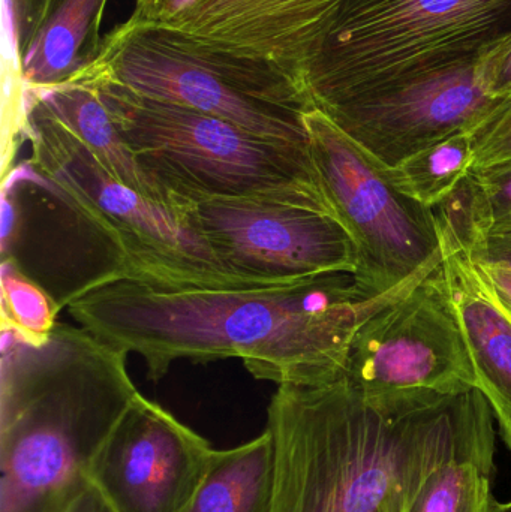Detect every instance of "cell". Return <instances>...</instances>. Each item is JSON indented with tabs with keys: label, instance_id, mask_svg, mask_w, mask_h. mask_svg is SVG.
Returning a JSON list of instances; mask_svg holds the SVG:
<instances>
[{
	"label": "cell",
	"instance_id": "1",
	"mask_svg": "<svg viewBox=\"0 0 511 512\" xmlns=\"http://www.w3.org/2000/svg\"><path fill=\"white\" fill-rule=\"evenodd\" d=\"M441 258L384 294L350 273L258 289L159 288L105 273L66 300L72 318L146 361L159 382L176 360L240 358L258 381L330 384L344 375L359 328L440 267Z\"/></svg>",
	"mask_w": 511,
	"mask_h": 512
},
{
	"label": "cell",
	"instance_id": "2",
	"mask_svg": "<svg viewBox=\"0 0 511 512\" xmlns=\"http://www.w3.org/2000/svg\"><path fill=\"white\" fill-rule=\"evenodd\" d=\"M492 417L477 388L371 397L344 375L281 385L267 408L266 512H405L438 466L494 456Z\"/></svg>",
	"mask_w": 511,
	"mask_h": 512
},
{
	"label": "cell",
	"instance_id": "3",
	"mask_svg": "<svg viewBox=\"0 0 511 512\" xmlns=\"http://www.w3.org/2000/svg\"><path fill=\"white\" fill-rule=\"evenodd\" d=\"M128 354L84 327L29 342L2 327L0 512H65L99 448L140 396Z\"/></svg>",
	"mask_w": 511,
	"mask_h": 512
},
{
	"label": "cell",
	"instance_id": "4",
	"mask_svg": "<svg viewBox=\"0 0 511 512\" xmlns=\"http://www.w3.org/2000/svg\"><path fill=\"white\" fill-rule=\"evenodd\" d=\"M511 35V0H344L303 87L321 113L476 65Z\"/></svg>",
	"mask_w": 511,
	"mask_h": 512
},
{
	"label": "cell",
	"instance_id": "5",
	"mask_svg": "<svg viewBox=\"0 0 511 512\" xmlns=\"http://www.w3.org/2000/svg\"><path fill=\"white\" fill-rule=\"evenodd\" d=\"M78 81L98 92L141 165L177 197L189 203L263 198L335 215L309 147L270 140L228 120L116 84Z\"/></svg>",
	"mask_w": 511,
	"mask_h": 512
},
{
	"label": "cell",
	"instance_id": "6",
	"mask_svg": "<svg viewBox=\"0 0 511 512\" xmlns=\"http://www.w3.org/2000/svg\"><path fill=\"white\" fill-rule=\"evenodd\" d=\"M26 179L39 183L116 252L111 273L159 288H272L228 273L192 225L114 179L92 150L29 93ZM191 212V210H189Z\"/></svg>",
	"mask_w": 511,
	"mask_h": 512
},
{
	"label": "cell",
	"instance_id": "7",
	"mask_svg": "<svg viewBox=\"0 0 511 512\" xmlns=\"http://www.w3.org/2000/svg\"><path fill=\"white\" fill-rule=\"evenodd\" d=\"M324 194L359 255L357 282L384 294L441 258L434 209L401 191L390 168L348 137L326 114H303Z\"/></svg>",
	"mask_w": 511,
	"mask_h": 512
},
{
	"label": "cell",
	"instance_id": "8",
	"mask_svg": "<svg viewBox=\"0 0 511 512\" xmlns=\"http://www.w3.org/2000/svg\"><path fill=\"white\" fill-rule=\"evenodd\" d=\"M78 80L116 84L228 120L270 140L309 147L305 113L252 98L167 27L141 26L128 18L104 36L98 57Z\"/></svg>",
	"mask_w": 511,
	"mask_h": 512
},
{
	"label": "cell",
	"instance_id": "9",
	"mask_svg": "<svg viewBox=\"0 0 511 512\" xmlns=\"http://www.w3.org/2000/svg\"><path fill=\"white\" fill-rule=\"evenodd\" d=\"M219 264L240 279L282 286L330 273L356 274L359 255L332 213L263 198H210L191 212Z\"/></svg>",
	"mask_w": 511,
	"mask_h": 512
},
{
	"label": "cell",
	"instance_id": "10",
	"mask_svg": "<svg viewBox=\"0 0 511 512\" xmlns=\"http://www.w3.org/2000/svg\"><path fill=\"white\" fill-rule=\"evenodd\" d=\"M344 376L371 397L416 391L458 394L477 388L441 265L359 328Z\"/></svg>",
	"mask_w": 511,
	"mask_h": 512
},
{
	"label": "cell",
	"instance_id": "11",
	"mask_svg": "<svg viewBox=\"0 0 511 512\" xmlns=\"http://www.w3.org/2000/svg\"><path fill=\"white\" fill-rule=\"evenodd\" d=\"M218 450L159 403L137 397L89 468L114 512H183Z\"/></svg>",
	"mask_w": 511,
	"mask_h": 512
},
{
	"label": "cell",
	"instance_id": "12",
	"mask_svg": "<svg viewBox=\"0 0 511 512\" xmlns=\"http://www.w3.org/2000/svg\"><path fill=\"white\" fill-rule=\"evenodd\" d=\"M476 65L450 69L327 111V117L393 168L450 135L470 132L498 104Z\"/></svg>",
	"mask_w": 511,
	"mask_h": 512
},
{
	"label": "cell",
	"instance_id": "13",
	"mask_svg": "<svg viewBox=\"0 0 511 512\" xmlns=\"http://www.w3.org/2000/svg\"><path fill=\"white\" fill-rule=\"evenodd\" d=\"M344 0H201L174 27L192 42L266 63L303 86ZM305 89V87H303Z\"/></svg>",
	"mask_w": 511,
	"mask_h": 512
},
{
	"label": "cell",
	"instance_id": "14",
	"mask_svg": "<svg viewBox=\"0 0 511 512\" xmlns=\"http://www.w3.org/2000/svg\"><path fill=\"white\" fill-rule=\"evenodd\" d=\"M437 221L441 268L473 361L477 390L488 400L511 453V316L467 239L443 219Z\"/></svg>",
	"mask_w": 511,
	"mask_h": 512
},
{
	"label": "cell",
	"instance_id": "15",
	"mask_svg": "<svg viewBox=\"0 0 511 512\" xmlns=\"http://www.w3.org/2000/svg\"><path fill=\"white\" fill-rule=\"evenodd\" d=\"M29 93L92 150L114 179L153 203L174 212L189 213L194 203L177 197L141 165L114 125L98 92L90 84L74 81Z\"/></svg>",
	"mask_w": 511,
	"mask_h": 512
},
{
	"label": "cell",
	"instance_id": "16",
	"mask_svg": "<svg viewBox=\"0 0 511 512\" xmlns=\"http://www.w3.org/2000/svg\"><path fill=\"white\" fill-rule=\"evenodd\" d=\"M108 0H50L21 63L26 92L78 80L101 50Z\"/></svg>",
	"mask_w": 511,
	"mask_h": 512
},
{
	"label": "cell",
	"instance_id": "17",
	"mask_svg": "<svg viewBox=\"0 0 511 512\" xmlns=\"http://www.w3.org/2000/svg\"><path fill=\"white\" fill-rule=\"evenodd\" d=\"M272 477V439L260 436L218 450L206 480L183 512H266Z\"/></svg>",
	"mask_w": 511,
	"mask_h": 512
},
{
	"label": "cell",
	"instance_id": "18",
	"mask_svg": "<svg viewBox=\"0 0 511 512\" xmlns=\"http://www.w3.org/2000/svg\"><path fill=\"white\" fill-rule=\"evenodd\" d=\"M473 164V137L470 132H459L390 168V176L408 197L429 209H437L458 191Z\"/></svg>",
	"mask_w": 511,
	"mask_h": 512
},
{
	"label": "cell",
	"instance_id": "19",
	"mask_svg": "<svg viewBox=\"0 0 511 512\" xmlns=\"http://www.w3.org/2000/svg\"><path fill=\"white\" fill-rule=\"evenodd\" d=\"M434 210L465 236L511 231V161L471 171L458 191Z\"/></svg>",
	"mask_w": 511,
	"mask_h": 512
},
{
	"label": "cell",
	"instance_id": "20",
	"mask_svg": "<svg viewBox=\"0 0 511 512\" xmlns=\"http://www.w3.org/2000/svg\"><path fill=\"white\" fill-rule=\"evenodd\" d=\"M494 456L449 460L428 475L405 512H489Z\"/></svg>",
	"mask_w": 511,
	"mask_h": 512
},
{
	"label": "cell",
	"instance_id": "21",
	"mask_svg": "<svg viewBox=\"0 0 511 512\" xmlns=\"http://www.w3.org/2000/svg\"><path fill=\"white\" fill-rule=\"evenodd\" d=\"M50 0H3V132L20 134L27 122L24 54L38 32Z\"/></svg>",
	"mask_w": 511,
	"mask_h": 512
},
{
	"label": "cell",
	"instance_id": "22",
	"mask_svg": "<svg viewBox=\"0 0 511 512\" xmlns=\"http://www.w3.org/2000/svg\"><path fill=\"white\" fill-rule=\"evenodd\" d=\"M0 279L2 327L12 328L29 342L47 339L57 324L59 304L21 270L15 259H3Z\"/></svg>",
	"mask_w": 511,
	"mask_h": 512
},
{
	"label": "cell",
	"instance_id": "23",
	"mask_svg": "<svg viewBox=\"0 0 511 512\" xmlns=\"http://www.w3.org/2000/svg\"><path fill=\"white\" fill-rule=\"evenodd\" d=\"M474 144L473 170H488L511 161V99L498 104L470 131Z\"/></svg>",
	"mask_w": 511,
	"mask_h": 512
},
{
	"label": "cell",
	"instance_id": "24",
	"mask_svg": "<svg viewBox=\"0 0 511 512\" xmlns=\"http://www.w3.org/2000/svg\"><path fill=\"white\" fill-rule=\"evenodd\" d=\"M480 78L492 98L511 99V35L477 63Z\"/></svg>",
	"mask_w": 511,
	"mask_h": 512
},
{
	"label": "cell",
	"instance_id": "25",
	"mask_svg": "<svg viewBox=\"0 0 511 512\" xmlns=\"http://www.w3.org/2000/svg\"><path fill=\"white\" fill-rule=\"evenodd\" d=\"M201 0H135L129 20L141 26L174 27Z\"/></svg>",
	"mask_w": 511,
	"mask_h": 512
},
{
	"label": "cell",
	"instance_id": "26",
	"mask_svg": "<svg viewBox=\"0 0 511 512\" xmlns=\"http://www.w3.org/2000/svg\"><path fill=\"white\" fill-rule=\"evenodd\" d=\"M477 259L482 264L495 294L511 316V262L503 259L479 258V256Z\"/></svg>",
	"mask_w": 511,
	"mask_h": 512
},
{
	"label": "cell",
	"instance_id": "27",
	"mask_svg": "<svg viewBox=\"0 0 511 512\" xmlns=\"http://www.w3.org/2000/svg\"><path fill=\"white\" fill-rule=\"evenodd\" d=\"M464 237L479 258L503 259L511 262V231Z\"/></svg>",
	"mask_w": 511,
	"mask_h": 512
},
{
	"label": "cell",
	"instance_id": "28",
	"mask_svg": "<svg viewBox=\"0 0 511 512\" xmlns=\"http://www.w3.org/2000/svg\"><path fill=\"white\" fill-rule=\"evenodd\" d=\"M65 512H114L96 487L90 486L69 505Z\"/></svg>",
	"mask_w": 511,
	"mask_h": 512
},
{
	"label": "cell",
	"instance_id": "29",
	"mask_svg": "<svg viewBox=\"0 0 511 512\" xmlns=\"http://www.w3.org/2000/svg\"><path fill=\"white\" fill-rule=\"evenodd\" d=\"M489 512H511V501L498 502L495 501V499H492Z\"/></svg>",
	"mask_w": 511,
	"mask_h": 512
}]
</instances>
